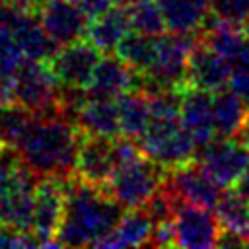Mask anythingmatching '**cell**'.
Returning <instances> with one entry per match:
<instances>
[{
  "mask_svg": "<svg viewBox=\"0 0 249 249\" xmlns=\"http://www.w3.org/2000/svg\"><path fill=\"white\" fill-rule=\"evenodd\" d=\"M68 181L70 177H39L37 181L31 233L43 247H58L56 233L64 216Z\"/></svg>",
  "mask_w": 249,
  "mask_h": 249,
  "instance_id": "8",
  "label": "cell"
},
{
  "mask_svg": "<svg viewBox=\"0 0 249 249\" xmlns=\"http://www.w3.org/2000/svg\"><path fill=\"white\" fill-rule=\"evenodd\" d=\"M167 171L150 160L146 154L117 165L111 181L107 183V193L123 206V210L144 208L150 198L161 189Z\"/></svg>",
  "mask_w": 249,
  "mask_h": 249,
  "instance_id": "5",
  "label": "cell"
},
{
  "mask_svg": "<svg viewBox=\"0 0 249 249\" xmlns=\"http://www.w3.org/2000/svg\"><path fill=\"white\" fill-rule=\"evenodd\" d=\"M233 189H235L241 196H245V198L249 200V165L245 167V171L241 173V177L237 179V183L233 185Z\"/></svg>",
  "mask_w": 249,
  "mask_h": 249,
  "instance_id": "35",
  "label": "cell"
},
{
  "mask_svg": "<svg viewBox=\"0 0 249 249\" xmlns=\"http://www.w3.org/2000/svg\"><path fill=\"white\" fill-rule=\"evenodd\" d=\"M121 216L123 206L107 193L105 187L70 177L56 243L58 247H97L117 226Z\"/></svg>",
  "mask_w": 249,
  "mask_h": 249,
  "instance_id": "2",
  "label": "cell"
},
{
  "mask_svg": "<svg viewBox=\"0 0 249 249\" xmlns=\"http://www.w3.org/2000/svg\"><path fill=\"white\" fill-rule=\"evenodd\" d=\"M74 121L84 134L101 136V138L121 136L117 99L93 97V95L86 93V97L82 99L80 107L74 113Z\"/></svg>",
  "mask_w": 249,
  "mask_h": 249,
  "instance_id": "18",
  "label": "cell"
},
{
  "mask_svg": "<svg viewBox=\"0 0 249 249\" xmlns=\"http://www.w3.org/2000/svg\"><path fill=\"white\" fill-rule=\"evenodd\" d=\"M150 245H154V247H173V245H175V228H173V220H165V222L154 224V231H152Z\"/></svg>",
  "mask_w": 249,
  "mask_h": 249,
  "instance_id": "31",
  "label": "cell"
},
{
  "mask_svg": "<svg viewBox=\"0 0 249 249\" xmlns=\"http://www.w3.org/2000/svg\"><path fill=\"white\" fill-rule=\"evenodd\" d=\"M136 88H140V76L119 56H105L99 58L86 93L93 97L119 99L121 95Z\"/></svg>",
  "mask_w": 249,
  "mask_h": 249,
  "instance_id": "17",
  "label": "cell"
},
{
  "mask_svg": "<svg viewBox=\"0 0 249 249\" xmlns=\"http://www.w3.org/2000/svg\"><path fill=\"white\" fill-rule=\"evenodd\" d=\"M31 115L33 113L29 109L21 107L19 103L0 107V140L4 146L14 148L18 144Z\"/></svg>",
  "mask_w": 249,
  "mask_h": 249,
  "instance_id": "27",
  "label": "cell"
},
{
  "mask_svg": "<svg viewBox=\"0 0 249 249\" xmlns=\"http://www.w3.org/2000/svg\"><path fill=\"white\" fill-rule=\"evenodd\" d=\"M165 185L181 204H195L210 210L216 208L224 189L195 161L167 171Z\"/></svg>",
  "mask_w": 249,
  "mask_h": 249,
  "instance_id": "12",
  "label": "cell"
},
{
  "mask_svg": "<svg viewBox=\"0 0 249 249\" xmlns=\"http://www.w3.org/2000/svg\"><path fill=\"white\" fill-rule=\"evenodd\" d=\"M99 58V51L88 39H78L60 45V49H56L54 54L49 58V66L62 88L86 89Z\"/></svg>",
  "mask_w": 249,
  "mask_h": 249,
  "instance_id": "9",
  "label": "cell"
},
{
  "mask_svg": "<svg viewBox=\"0 0 249 249\" xmlns=\"http://www.w3.org/2000/svg\"><path fill=\"white\" fill-rule=\"evenodd\" d=\"M154 231V222L148 216V212L140 208H132L123 212L121 220L117 226L111 230L107 237L101 239L97 247H111V249H121V247H144L150 245Z\"/></svg>",
  "mask_w": 249,
  "mask_h": 249,
  "instance_id": "21",
  "label": "cell"
},
{
  "mask_svg": "<svg viewBox=\"0 0 249 249\" xmlns=\"http://www.w3.org/2000/svg\"><path fill=\"white\" fill-rule=\"evenodd\" d=\"M16 103L29 109L31 113H62L60 97L62 86L54 78L49 60H25L23 66L14 74Z\"/></svg>",
  "mask_w": 249,
  "mask_h": 249,
  "instance_id": "7",
  "label": "cell"
},
{
  "mask_svg": "<svg viewBox=\"0 0 249 249\" xmlns=\"http://www.w3.org/2000/svg\"><path fill=\"white\" fill-rule=\"evenodd\" d=\"M214 210L222 231L233 233L249 245V200L237 191L224 193Z\"/></svg>",
  "mask_w": 249,
  "mask_h": 249,
  "instance_id": "24",
  "label": "cell"
},
{
  "mask_svg": "<svg viewBox=\"0 0 249 249\" xmlns=\"http://www.w3.org/2000/svg\"><path fill=\"white\" fill-rule=\"evenodd\" d=\"M154 51H156V37L130 31L119 43L115 53L124 64H128L140 76L150 68V64L154 60Z\"/></svg>",
  "mask_w": 249,
  "mask_h": 249,
  "instance_id": "25",
  "label": "cell"
},
{
  "mask_svg": "<svg viewBox=\"0 0 249 249\" xmlns=\"http://www.w3.org/2000/svg\"><path fill=\"white\" fill-rule=\"evenodd\" d=\"M0 148H4V144H2V140H0Z\"/></svg>",
  "mask_w": 249,
  "mask_h": 249,
  "instance_id": "39",
  "label": "cell"
},
{
  "mask_svg": "<svg viewBox=\"0 0 249 249\" xmlns=\"http://www.w3.org/2000/svg\"><path fill=\"white\" fill-rule=\"evenodd\" d=\"M140 146L144 154L156 163H160L165 171L195 161L198 150L196 142L183 128L181 117L179 119L152 117L148 130L140 138Z\"/></svg>",
  "mask_w": 249,
  "mask_h": 249,
  "instance_id": "6",
  "label": "cell"
},
{
  "mask_svg": "<svg viewBox=\"0 0 249 249\" xmlns=\"http://www.w3.org/2000/svg\"><path fill=\"white\" fill-rule=\"evenodd\" d=\"M181 124L196 142L198 148L206 146L216 138L214 113H212V91L187 86L181 97Z\"/></svg>",
  "mask_w": 249,
  "mask_h": 249,
  "instance_id": "16",
  "label": "cell"
},
{
  "mask_svg": "<svg viewBox=\"0 0 249 249\" xmlns=\"http://www.w3.org/2000/svg\"><path fill=\"white\" fill-rule=\"evenodd\" d=\"M86 14H88V18H93V16H97V14H101V12H105L107 8H111V0H74Z\"/></svg>",
  "mask_w": 249,
  "mask_h": 249,
  "instance_id": "34",
  "label": "cell"
},
{
  "mask_svg": "<svg viewBox=\"0 0 249 249\" xmlns=\"http://www.w3.org/2000/svg\"><path fill=\"white\" fill-rule=\"evenodd\" d=\"M200 35L191 33H161L156 37V51L150 68L140 74V88L146 91L185 89L189 60Z\"/></svg>",
  "mask_w": 249,
  "mask_h": 249,
  "instance_id": "4",
  "label": "cell"
},
{
  "mask_svg": "<svg viewBox=\"0 0 249 249\" xmlns=\"http://www.w3.org/2000/svg\"><path fill=\"white\" fill-rule=\"evenodd\" d=\"M196 163L218 185L233 187L249 165V150L239 138H214L212 142L200 148Z\"/></svg>",
  "mask_w": 249,
  "mask_h": 249,
  "instance_id": "10",
  "label": "cell"
},
{
  "mask_svg": "<svg viewBox=\"0 0 249 249\" xmlns=\"http://www.w3.org/2000/svg\"><path fill=\"white\" fill-rule=\"evenodd\" d=\"M113 2V6H121V8H128V6H132L136 0H111Z\"/></svg>",
  "mask_w": 249,
  "mask_h": 249,
  "instance_id": "37",
  "label": "cell"
},
{
  "mask_svg": "<svg viewBox=\"0 0 249 249\" xmlns=\"http://www.w3.org/2000/svg\"><path fill=\"white\" fill-rule=\"evenodd\" d=\"M29 245H39L29 231H21L18 228L0 224V247H29Z\"/></svg>",
  "mask_w": 249,
  "mask_h": 249,
  "instance_id": "30",
  "label": "cell"
},
{
  "mask_svg": "<svg viewBox=\"0 0 249 249\" xmlns=\"http://www.w3.org/2000/svg\"><path fill=\"white\" fill-rule=\"evenodd\" d=\"M126 14H128L130 29L136 33L158 37L167 29L158 0H136L132 6H128Z\"/></svg>",
  "mask_w": 249,
  "mask_h": 249,
  "instance_id": "26",
  "label": "cell"
},
{
  "mask_svg": "<svg viewBox=\"0 0 249 249\" xmlns=\"http://www.w3.org/2000/svg\"><path fill=\"white\" fill-rule=\"evenodd\" d=\"M35 12L58 47L86 37L89 18L74 0H39Z\"/></svg>",
  "mask_w": 249,
  "mask_h": 249,
  "instance_id": "13",
  "label": "cell"
},
{
  "mask_svg": "<svg viewBox=\"0 0 249 249\" xmlns=\"http://www.w3.org/2000/svg\"><path fill=\"white\" fill-rule=\"evenodd\" d=\"M37 175H33L16 150L0 148V224L31 233ZM33 235V233H31Z\"/></svg>",
  "mask_w": 249,
  "mask_h": 249,
  "instance_id": "3",
  "label": "cell"
},
{
  "mask_svg": "<svg viewBox=\"0 0 249 249\" xmlns=\"http://www.w3.org/2000/svg\"><path fill=\"white\" fill-rule=\"evenodd\" d=\"M175 247L185 249H210L218 247L222 226L210 208L195 204H179L173 216Z\"/></svg>",
  "mask_w": 249,
  "mask_h": 249,
  "instance_id": "11",
  "label": "cell"
},
{
  "mask_svg": "<svg viewBox=\"0 0 249 249\" xmlns=\"http://www.w3.org/2000/svg\"><path fill=\"white\" fill-rule=\"evenodd\" d=\"M25 54L19 49L18 41L14 39L12 31L0 23V74L14 76L25 62Z\"/></svg>",
  "mask_w": 249,
  "mask_h": 249,
  "instance_id": "28",
  "label": "cell"
},
{
  "mask_svg": "<svg viewBox=\"0 0 249 249\" xmlns=\"http://www.w3.org/2000/svg\"><path fill=\"white\" fill-rule=\"evenodd\" d=\"M212 19L241 27L249 16V0H210Z\"/></svg>",
  "mask_w": 249,
  "mask_h": 249,
  "instance_id": "29",
  "label": "cell"
},
{
  "mask_svg": "<svg viewBox=\"0 0 249 249\" xmlns=\"http://www.w3.org/2000/svg\"><path fill=\"white\" fill-rule=\"evenodd\" d=\"M241 29H243V33L249 37V16H247V19L243 21V25H241Z\"/></svg>",
  "mask_w": 249,
  "mask_h": 249,
  "instance_id": "38",
  "label": "cell"
},
{
  "mask_svg": "<svg viewBox=\"0 0 249 249\" xmlns=\"http://www.w3.org/2000/svg\"><path fill=\"white\" fill-rule=\"evenodd\" d=\"M113 140L115 138L84 134L80 150H78V158H76L74 177L80 181H86L89 185L107 187V183L111 181L115 167H117Z\"/></svg>",
  "mask_w": 249,
  "mask_h": 249,
  "instance_id": "14",
  "label": "cell"
},
{
  "mask_svg": "<svg viewBox=\"0 0 249 249\" xmlns=\"http://www.w3.org/2000/svg\"><path fill=\"white\" fill-rule=\"evenodd\" d=\"M212 113H214V126L218 138L237 136L249 109L241 95H237L231 88L218 89L212 93Z\"/></svg>",
  "mask_w": 249,
  "mask_h": 249,
  "instance_id": "23",
  "label": "cell"
},
{
  "mask_svg": "<svg viewBox=\"0 0 249 249\" xmlns=\"http://www.w3.org/2000/svg\"><path fill=\"white\" fill-rule=\"evenodd\" d=\"M84 132L64 113H33L21 138L12 148L23 165L39 177H74Z\"/></svg>",
  "mask_w": 249,
  "mask_h": 249,
  "instance_id": "1",
  "label": "cell"
},
{
  "mask_svg": "<svg viewBox=\"0 0 249 249\" xmlns=\"http://www.w3.org/2000/svg\"><path fill=\"white\" fill-rule=\"evenodd\" d=\"M237 136H239V140L243 142V146L249 150V113H247V117H245V121H243V124H241Z\"/></svg>",
  "mask_w": 249,
  "mask_h": 249,
  "instance_id": "36",
  "label": "cell"
},
{
  "mask_svg": "<svg viewBox=\"0 0 249 249\" xmlns=\"http://www.w3.org/2000/svg\"><path fill=\"white\" fill-rule=\"evenodd\" d=\"M233 66L214 49H210L200 37L189 60L187 84L206 91H218L230 86Z\"/></svg>",
  "mask_w": 249,
  "mask_h": 249,
  "instance_id": "15",
  "label": "cell"
},
{
  "mask_svg": "<svg viewBox=\"0 0 249 249\" xmlns=\"http://www.w3.org/2000/svg\"><path fill=\"white\" fill-rule=\"evenodd\" d=\"M16 103V84L14 76L0 74V107L14 105Z\"/></svg>",
  "mask_w": 249,
  "mask_h": 249,
  "instance_id": "33",
  "label": "cell"
},
{
  "mask_svg": "<svg viewBox=\"0 0 249 249\" xmlns=\"http://www.w3.org/2000/svg\"><path fill=\"white\" fill-rule=\"evenodd\" d=\"M130 21L128 14L121 6H111L105 12L89 18L86 39L99 51V53H111L117 51L119 43L130 33Z\"/></svg>",
  "mask_w": 249,
  "mask_h": 249,
  "instance_id": "19",
  "label": "cell"
},
{
  "mask_svg": "<svg viewBox=\"0 0 249 249\" xmlns=\"http://www.w3.org/2000/svg\"><path fill=\"white\" fill-rule=\"evenodd\" d=\"M119 105V121H121V136L140 140L150 126L152 111H150V95L146 89L136 88L117 99Z\"/></svg>",
  "mask_w": 249,
  "mask_h": 249,
  "instance_id": "22",
  "label": "cell"
},
{
  "mask_svg": "<svg viewBox=\"0 0 249 249\" xmlns=\"http://www.w3.org/2000/svg\"><path fill=\"white\" fill-rule=\"evenodd\" d=\"M167 31L175 33H191L198 35L212 12H210V0H158Z\"/></svg>",
  "mask_w": 249,
  "mask_h": 249,
  "instance_id": "20",
  "label": "cell"
},
{
  "mask_svg": "<svg viewBox=\"0 0 249 249\" xmlns=\"http://www.w3.org/2000/svg\"><path fill=\"white\" fill-rule=\"evenodd\" d=\"M230 88L243 97V101L249 105V66H241V68H233L231 72V80H230Z\"/></svg>",
  "mask_w": 249,
  "mask_h": 249,
  "instance_id": "32",
  "label": "cell"
}]
</instances>
